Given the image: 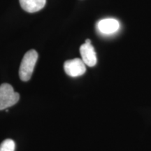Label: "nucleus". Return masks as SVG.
Returning <instances> with one entry per match:
<instances>
[{"mask_svg":"<svg viewBox=\"0 0 151 151\" xmlns=\"http://www.w3.org/2000/svg\"><path fill=\"white\" fill-rule=\"evenodd\" d=\"M37 60L38 53L34 49L24 54L19 69V76L22 81H28L31 78Z\"/></svg>","mask_w":151,"mask_h":151,"instance_id":"nucleus-1","label":"nucleus"},{"mask_svg":"<svg viewBox=\"0 0 151 151\" xmlns=\"http://www.w3.org/2000/svg\"><path fill=\"white\" fill-rule=\"evenodd\" d=\"M19 99L20 94L14 91L10 84L3 83L0 86V111L15 105Z\"/></svg>","mask_w":151,"mask_h":151,"instance_id":"nucleus-2","label":"nucleus"},{"mask_svg":"<svg viewBox=\"0 0 151 151\" xmlns=\"http://www.w3.org/2000/svg\"><path fill=\"white\" fill-rule=\"evenodd\" d=\"M65 73L71 77H78L83 75L86 71V65L82 60L75 58L67 60L64 64Z\"/></svg>","mask_w":151,"mask_h":151,"instance_id":"nucleus-3","label":"nucleus"},{"mask_svg":"<svg viewBox=\"0 0 151 151\" xmlns=\"http://www.w3.org/2000/svg\"><path fill=\"white\" fill-rule=\"evenodd\" d=\"M81 55L85 65L90 67H94L97 64V55L94 47L91 43H83L80 47Z\"/></svg>","mask_w":151,"mask_h":151,"instance_id":"nucleus-4","label":"nucleus"},{"mask_svg":"<svg viewBox=\"0 0 151 151\" xmlns=\"http://www.w3.org/2000/svg\"><path fill=\"white\" fill-rule=\"evenodd\" d=\"M97 27L101 33L109 35V34H113L118 31L120 27V24L116 19L106 18L100 20Z\"/></svg>","mask_w":151,"mask_h":151,"instance_id":"nucleus-5","label":"nucleus"},{"mask_svg":"<svg viewBox=\"0 0 151 151\" xmlns=\"http://www.w3.org/2000/svg\"><path fill=\"white\" fill-rule=\"evenodd\" d=\"M20 6L28 13H35L41 10L46 4V0H19Z\"/></svg>","mask_w":151,"mask_h":151,"instance_id":"nucleus-6","label":"nucleus"},{"mask_svg":"<svg viewBox=\"0 0 151 151\" xmlns=\"http://www.w3.org/2000/svg\"><path fill=\"white\" fill-rule=\"evenodd\" d=\"M16 144L12 139H6L0 144V151H15Z\"/></svg>","mask_w":151,"mask_h":151,"instance_id":"nucleus-7","label":"nucleus"},{"mask_svg":"<svg viewBox=\"0 0 151 151\" xmlns=\"http://www.w3.org/2000/svg\"><path fill=\"white\" fill-rule=\"evenodd\" d=\"M86 43H91V40H90V39H86Z\"/></svg>","mask_w":151,"mask_h":151,"instance_id":"nucleus-8","label":"nucleus"}]
</instances>
